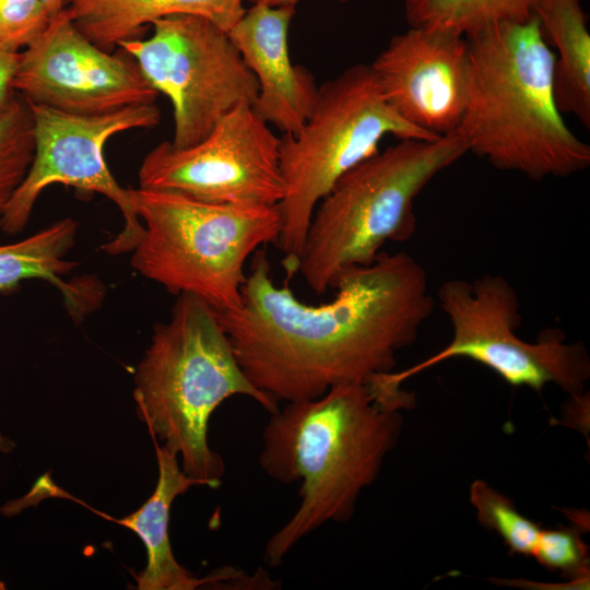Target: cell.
I'll use <instances>...</instances> for the list:
<instances>
[{"label":"cell","mask_w":590,"mask_h":590,"mask_svg":"<svg viewBox=\"0 0 590 590\" xmlns=\"http://www.w3.org/2000/svg\"><path fill=\"white\" fill-rule=\"evenodd\" d=\"M250 260L239 307L214 311L246 377L278 403L393 371L434 308L425 269L403 251L344 269L320 305L273 283L264 247Z\"/></svg>","instance_id":"obj_1"},{"label":"cell","mask_w":590,"mask_h":590,"mask_svg":"<svg viewBox=\"0 0 590 590\" xmlns=\"http://www.w3.org/2000/svg\"><path fill=\"white\" fill-rule=\"evenodd\" d=\"M412 393L380 374L320 397L286 402L262 432L260 468L283 484L299 482L300 503L268 540L264 562L280 566L305 536L327 522H346L361 492L377 479L402 427Z\"/></svg>","instance_id":"obj_2"},{"label":"cell","mask_w":590,"mask_h":590,"mask_svg":"<svg viewBox=\"0 0 590 590\" xmlns=\"http://www.w3.org/2000/svg\"><path fill=\"white\" fill-rule=\"evenodd\" d=\"M467 39L469 90L457 131L468 152L533 180L585 170L590 146L557 106L555 54L538 17L497 23Z\"/></svg>","instance_id":"obj_3"},{"label":"cell","mask_w":590,"mask_h":590,"mask_svg":"<svg viewBox=\"0 0 590 590\" xmlns=\"http://www.w3.org/2000/svg\"><path fill=\"white\" fill-rule=\"evenodd\" d=\"M134 385L137 414L151 435L177 456L186 474L211 488L225 472L208 441L219 405L245 396L270 414L279 410L244 374L214 309L190 294L178 295L168 320L154 326Z\"/></svg>","instance_id":"obj_4"},{"label":"cell","mask_w":590,"mask_h":590,"mask_svg":"<svg viewBox=\"0 0 590 590\" xmlns=\"http://www.w3.org/2000/svg\"><path fill=\"white\" fill-rule=\"evenodd\" d=\"M465 153L458 131L436 140H400L342 177L309 221L297 272L323 294L344 269L370 264L388 241H404L416 227L414 201Z\"/></svg>","instance_id":"obj_5"},{"label":"cell","mask_w":590,"mask_h":590,"mask_svg":"<svg viewBox=\"0 0 590 590\" xmlns=\"http://www.w3.org/2000/svg\"><path fill=\"white\" fill-rule=\"evenodd\" d=\"M127 190L143 226L131 251L134 271L173 295H194L215 311L238 308L247 260L278 244V204L212 203L170 191Z\"/></svg>","instance_id":"obj_6"},{"label":"cell","mask_w":590,"mask_h":590,"mask_svg":"<svg viewBox=\"0 0 590 590\" xmlns=\"http://www.w3.org/2000/svg\"><path fill=\"white\" fill-rule=\"evenodd\" d=\"M387 135L436 140L404 121L387 103L370 66L349 67L318 88L312 113L296 133L280 137L284 185L278 204L281 233L276 247L290 279L311 215L319 201L346 172L376 154Z\"/></svg>","instance_id":"obj_7"},{"label":"cell","mask_w":590,"mask_h":590,"mask_svg":"<svg viewBox=\"0 0 590 590\" xmlns=\"http://www.w3.org/2000/svg\"><path fill=\"white\" fill-rule=\"evenodd\" d=\"M438 304L452 328L449 343L416 365L390 377L406 379L441 362L465 357L492 369L511 386L540 391L555 384L570 397L583 393L590 361L582 342L566 341L559 329L541 332L535 342L520 339V302L515 287L498 274L473 281L451 279L437 292Z\"/></svg>","instance_id":"obj_8"},{"label":"cell","mask_w":590,"mask_h":590,"mask_svg":"<svg viewBox=\"0 0 590 590\" xmlns=\"http://www.w3.org/2000/svg\"><path fill=\"white\" fill-rule=\"evenodd\" d=\"M146 39L121 42L148 82L173 107L176 148L201 141L228 113L252 106L258 82L228 32L191 14L155 21Z\"/></svg>","instance_id":"obj_9"},{"label":"cell","mask_w":590,"mask_h":590,"mask_svg":"<svg viewBox=\"0 0 590 590\" xmlns=\"http://www.w3.org/2000/svg\"><path fill=\"white\" fill-rule=\"evenodd\" d=\"M27 103L34 121V157L0 216V231L8 235L24 231L40 193L54 184H61L111 200L123 216V228L102 248L113 256L131 252L142 236L143 226L128 190L111 175L104 148L117 133L156 127L161 120L160 108L153 103L99 115H76Z\"/></svg>","instance_id":"obj_10"},{"label":"cell","mask_w":590,"mask_h":590,"mask_svg":"<svg viewBox=\"0 0 590 590\" xmlns=\"http://www.w3.org/2000/svg\"><path fill=\"white\" fill-rule=\"evenodd\" d=\"M279 143L252 106L240 105L193 145H155L139 168V187L212 203L276 205L284 196Z\"/></svg>","instance_id":"obj_11"},{"label":"cell","mask_w":590,"mask_h":590,"mask_svg":"<svg viewBox=\"0 0 590 590\" xmlns=\"http://www.w3.org/2000/svg\"><path fill=\"white\" fill-rule=\"evenodd\" d=\"M97 47L67 7L20 52L13 91L27 102L76 115H99L155 103L158 92L121 48Z\"/></svg>","instance_id":"obj_12"},{"label":"cell","mask_w":590,"mask_h":590,"mask_svg":"<svg viewBox=\"0 0 590 590\" xmlns=\"http://www.w3.org/2000/svg\"><path fill=\"white\" fill-rule=\"evenodd\" d=\"M369 66L387 103L404 121L436 137L459 129L470 75L465 36L410 26L391 37Z\"/></svg>","instance_id":"obj_13"},{"label":"cell","mask_w":590,"mask_h":590,"mask_svg":"<svg viewBox=\"0 0 590 590\" xmlns=\"http://www.w3.org/2000/svg\"><path fill=\"white\" fill-rule=\"evenodd\" d=\"M295 8L251 4L228 31L258 82L253 110L283 133H296L314 110V74L291 60L288 33Z\"/></svg>","instance_id":"obj_14"},{"label":"cell","mask_w":590,"mask_h":590,"mask_svg":"<svg viewBox=\"0 0 590 590\" xmlns=\"http://www.w3.org/2000/svg\"><path fill=\"white\" fill-rule=\"evenodd\" d=\"M158 465L156 487L149 499L134 512L118 522L138 534L148 553V564L137 577L140 590H192L204 583L226 580L237 586L240 574L234 569L199 579L175 558L168 538V520L173 502L191 486L201 485L186 474L178 458L163 445H155Z\"/></svg>","instance_id":"obj_15"},{"label":"cell","mask_w":590,"mask_h":590,"mask_svg":"<svg viewBox=\"0 0 590 590\" xmlns=\"http://www.w3.org/2000/svg\"><path fill=\"white\" fill-rule=\"evenodd\" d=\"M244 0H68L73 23L93 44L111 52L139 38L145 26L175 14L202 16L228 32L246 11Z\"/></svg>","instance_id":"obj_16"},{"label":"cell","mask_w":590,"mask_h":590,"mask_svg":"<svg viewBox=\"0 0 590 590\" xmlns=\"http://www.w3.org/2000/svg\"><path fill=\"white\" fill-rule=\"evenodd\" d=\"M78 228V223L67 217L17 243L0 245V291L28 279L45 280L60 291L74 320L93 310L101 298L99 287L62 279L76 266L66 256L75 245Z\"/></svg>","instance_id":"obj_17"},{"label":"cell","mask_w":590,"mask_h":590,"mask_svg":"<svg viewBox=\"0 0 590 590\" xmlns=\"http://www.w3.org/2000/svg\"><path fill=\"white\" fill-rule=\"evenodd\" d=\"M533 14L545 39L558 51L554 63L557 106L589 128L590 34L580 0H538Z\"/></svg>","instance_id":"obj_18"},{"label":"cell","mask_w":590,"mask_h":590,"mask_svg":"<svg viewBox=\"0 0 590 590\" xmlns=\"http://www.w3.org/2000/svg\"><path fill=\"white\" fill-rule=\"evenodd\" d=\"M538 0H404L412 27L453 32L465 37L503 22H522L533 15Z\"/></svg>","instance_id":"obj_19"},{"label":"cell","mask_w":590,"mask_h":590,"mask_svg":"<svg viewBox=\"0 0 590 590\" xmlns=\"http://www.w3.org/2000/svg\"><path fill=\"white\" fill-rule=\"evenodd\" d=\"M34 151L31 107L24 97L14 93L0 114V216L24 180Z\"/></svg>","instance_id":"obj_20"},{"label":"cell","mask_w":590,"mask_h":590,"mask_svg":"<svg viewBox=\"0 0 590 590\" xmlns=\"http://www.w3.org/2000/svg\"><path fill=\"white\" fill-rule=\"evenodd\" d=\"M470 502L481 524L498 533L509 551L532 556L542 529L520 514L506 496L476 480L470 488Z\"/></svg>","instance_id":"obj_21"},{"label":"cell","mask_w":590,"mask_h":590,"mask_svg":"<svg viewBox=\"0 0 590 590\" xmlns=\"http://www.w3.org/2000/svg\"><path fill=\"white\" fill-rule=\"evenodd\" d=\"M50 19L42 0H0V50L21 52Z\"/></svg>","instance_id":"obj_22"},{"label":"cell","mask_w":590,"mask_h":590,"mask_svg":"<svg viewBox=\"0 0 590 590\" xmlns=\"http://www.w3.org/2000/svg\"><path fill=\"white\" fill-rule=\"evenodd\" d=\"M532 556L545 568L564 575L585 576L588 571V551L579 533L560 528L541 530Z\"/></svg>","instance_id":"obj_23"},{"label":"cell","mask_w":590,"mask_h":590,"mask_svg":"<svg viewBox=\"0 0 590 590\" xmlns=\"http://www.w3.org/2000/svg\"><path fill=\"white\" fill-rule=\"evenodd\" d=\"M19 59L20 52L0 50V114L15 93L12 84Z\"/></svg>","instance_id":"obj_24"},{"label":"cell","mask_w":590,"mask_h":590,"mask_svg":"<svg viewBox=\"0 0 590 590\" xmlns=\"http://www.w3.org/2000/svg\"><path fill=\"white\" fill-rule=\"evenodd\" d=\"M251 4H262L272 8H295L300 0H247ZM349 2L352 0H338Z\"/></svg>","instance_id":"obj_25"},{"label":"cell","mask_w":590,"mask_h":590,"mask_svg":"<svg viewBox=\"0 0 590 590\" xmlns=\"http://www.w3.org/2000/svg\"><path fill=\"white\" fill-rule=\"evenodd\" d=\"M42 1L45 4L50 17H54L60 11H62L66 8L67 2H68V0H42Z\"/></svg>","instance_id":"obj_26"},{"label":"cell","mask_w":590,"mask_h":590,"mask_svg":"<svg viewBox=\"0 0 590 590\" xmlns=\"http://www.w3.org/2000/svg\"><path fill=\"white\" fill-rule=\"evenodd\" d=\"M4 585L0 581V589H3Z\"/></svg>","instance_id":"obj_27"}]
</instances>
